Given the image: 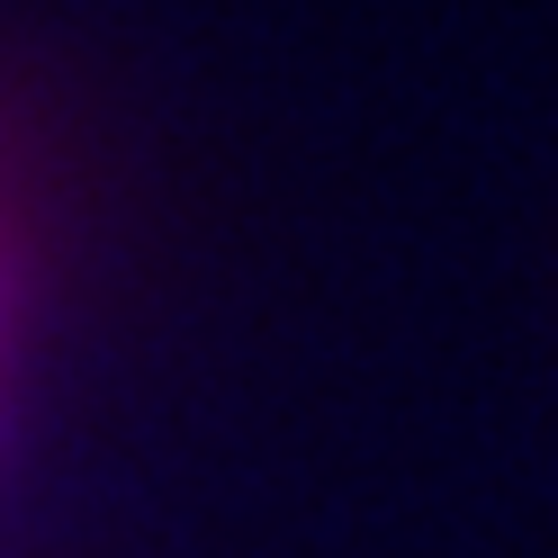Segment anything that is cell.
Returning <instances> with one entry per match:
<instances>
[{
    "label": "cell",
    "instance_id": "6da1fadb",
    "mask_svg": "<svg viewBox=\"0 0 558 558\" xmlns=\"http://www.w3.org/2000/svg\"><path fill=\"white\" fill-rule=\"evenodd\" d=\"M10 325H19V243H10V217H0V378H10Z\"/></svg>",
    "mask_w": 558,
    "mask_h": 558
}]
</instances>
